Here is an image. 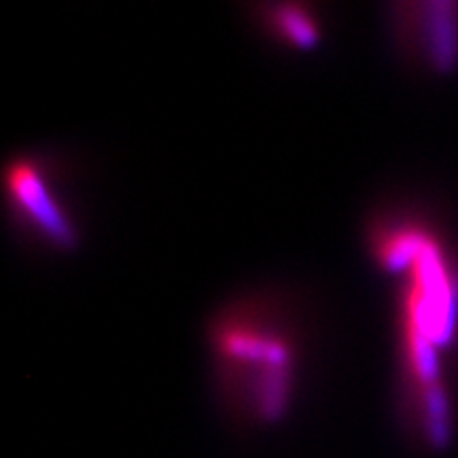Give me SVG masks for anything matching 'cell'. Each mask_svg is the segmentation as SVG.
Segmentation results:
<instances>
[{"label": "cell", "instance_id": "5", "mask_svg": "<svg viewBox=\"0 0 458 458\" xmlns=\"http://www.w3.org/2000/svg\"><path fill=\"white\" fill-rule=\"evenodd\" d=\"M255 11L263 30L286 49L312 51L323 41V21L312 4L266 3Z\"/></svg>", "mask_w": 458, "mask_h": 458}, {"label": "cell", "instance_id": "3", "mask_svg": "<svg viewBox=\"0 0 458 458\" xmlns=\"http://www.w3.org/2000/svg\"><path fill=\"white\" fill-rule=\"evenodd\" d=\"M4 202L17 225L57 253L81 242L77 223L57 196L49 165L37 156H13L3 172Z\"/></svg>", "mask_w": 458, "mask_h": 458}, {"label": "cell", "instance_id": "2", "mask_svg": "<svg viewBox=\"0 0 458 458\" xmlns=\"http://www.w3.org/2000/svg\"><path fill=\"white\" fill-rule=\"evenodd\" d=\"M208 346L223 405L238 420L276 425L289 414L300 335L283 306L263 295L223 306L208 325Z\"/></svg>", "mask_w": 458, "mask_h": 458}, {"label": "cell", "instance_id": "1", "mask_svg": "<svg viewBox=\"0 0 458 458\" xmlns=\"http://www.w3.org/2000/svg\"><path fill=\"white\" fill-rule=\"evenodd\" d=\"M380 270L399 278L401 410L411 437L444 450L454 437V410L444 352L458 340V259L422 216L386 213L368 229Z\"/></svg>", "mask_w": 458, "mask_h": 458}, {"label": "cell", "instance_id": "4", "mask_svg": "<svg viewBox=\"0 0 458 458\" xmlns=\"http://www.w3.org/2000/svg\"><path fill=\"white\" fill-rule=\"evenodd\" d=\"M391 21L399 47L418 66L437 74L458 66V3H397Z\"/></svg>", "mask_w": 458, "mask_h": 458}]
</instances>
